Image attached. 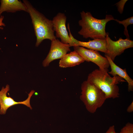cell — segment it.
<instances>
[{"label":"cell","mask_w":133,"mask_h":133,"mask_svg":"<svg viewBox=\"0 0 133 133\" xmlns=\"http://www.w3.org/2000/svg\"><path fill=\"white\" fill-rule=\"evenodd\" d=\"M70 47L68 44H64L56 38L51 41L50 51L42 62L43 66L47 67L53 60L61 59L70 51Z\"/></svg>","instance_id":"7"},{"label":"cell","mask_w":133,"mask_h":133,"mask_svg":"<svg viewBox=\"0 0 133 133\" xmlns=\"http://www.w3.org/2000/svg\"><path fill=\"white\" fill-rule=\"evenodd\" d=\"M73 48L74 50L77 52L85 61L94 63L99 67V69H107L110 66L107 59L102 56L98 51L80 46H74Z\"/></svg>","instance_id":"6"},{"label":"cell","mask_w":133,"mask_h":133,"mask_svg":"<svg viewBox=\"0 0 133 133\" xmlns=\"http://www.w3.org/2000/svg\"><path fill=\"white\" fill-rule=\"evenodd\" d=\"M127 1V0H121L116 4L117 7L118 11L120 14L123 13L124 5Z\"/></svg>","instance_id":"16"},{"label":"cell","mask_w":133,"mask_h":133,"mask_svg":"<svg viewBox=\"0 0 133 133\" xmlns=\"http://www.w3.org/2000/svg\"><path fill=\"white\" fill-rule=\"evenodd\" d=\"M81 88L80 100L89 112L94 113L107 99L105 94L99 88L87 81L83 82Z\"/></svg>","instance_id":"4"},{"label":"cell","mask_w":133,"mask_h":133,"mask_svg":"<svg viewBox=\"0 0 133 133\" xmlns=\"http://www.w3.org/2000/svg\"><path fill=\"white\" fill-rule=\"evenodd\" d=\"M10 90V86L7 84L5 88L2 87L0 91V114H5L7 109L10 107L14 105L21 104L26 105L32 110L30 101L31 98L34 93L35 91L32 90L28 94V97L25 100L22 101L17 102L10 97H8L7 94Z\"/></svg>","instance_id":"8"},{"label":"cell","mask_w":133,"mask_h":133,"mask_svg":"<svg viewBox=\"0 0 133 133\" xmlns=\"http://www.w3.org/2000/svg\"><path fill=\"white\" fill-rule=\"evenodd\" d=\"M66 17L63 13H58L52 20L53 29L56 32V37L60 38L61 41L65 44H69L71 39L66 26Z\"/></svg>","instance_id":"9"},{"label":"cell","mask_w":133,"mask_h":133,"mask_svg":"<svg viewBox=\"0 0 133 133\" xmlns=\"http://www.w3.org/2000/svg\"><path fill=\"white\" fill-rule=\"evenodd\" d=\"M84 61L83 58L74 50L66 54L60 59L59 66L63 68L72 67L78 65Z\"/></svg>","instance_id":"13"},{"label":"cell","mask_w":133,"mask_h":133,"mask_svg":"<svg viewBox=\"0 0 133 133\" xmlns=\"http://www.w3.org/2000/svg\"><path fill=\"white\" fill-rule=\"evenodd\" d=\"M107 42V52L105 54L114 61L115 57L123 52L125 50L133 47V41L130 39H123L120 38L116 41L112 40L106 33L105 38Z\"/></svg>","instance_id":"5"},{"label":"cell","mask_w":133,"mask_h":133,"mask_svg":"<svg viewBox=\"0 0 133 133\" xmlns=\"http://www.w3.org/2000/svg\"><path fill=\"white\" fill-rule=\"evenodd\" d=\"M127 112L129 113L133 112V102H131L129 105L128 107L127 110Z\"/></svg>","instance_id":"18"},{"label":"cell","mask_w":133,"mask_h":133,"mask_svg":"<svg viewBox=\"0 0 133 133\" xmlns=\"http://www.w3.org/2000/svg\"><path fill=\"white\" fill-rule=\"evenodd\" d=\"M81 18L78 21L81 29L78 33L85 38L105 39L106 25L108 22L114 20L111 15H107L105 18L99 19L93 17L91 13L82 11L80 13Z\"/></svg>","instance_id":"2"},{"label":"cell","mask_w":133,"mask_h":133,"mask_svg":"<svg viewBox=\"0 0 133 133\" xmlns=\"http://www.w3.org/2000/svg\"><path fill=\"white\" fill-rule=\"evenodd\" d=\"M116 21L119 24H122L124 27V34L127 37V38L130 39V36L127 29L128 26L133 24V17H132L120 21L117 19H115Z\"/></svg>","instance_id":"14"},{"label":"cell","mask_w":133,"mask_h":133,"mask_svg":"<svg viewBox=\"0 0 133 133\" xmlns=\"http://www.w3.org/2000/svg\"><path fill=\"white\" fill-rule=\"evenodd\" d=\"M108 69H96L88 74L86 81L100 89L107 99H114L119 96L117 84L126 81L118 75L111 77L108 73Z\"/></svg>","instance_id":"3"},{"label":"cell","mask_w":133,"mask_h":133,"mask_svg":"<svg viewBox=\"0 0 133 133\" xmlns=\"http://www.w3.org/2000/svg\"><path fill=\"white\" fill-rule=\"evenodd\" d=\"M68 30L69 36L71 39V41L69 44L70 47L80 46L85 47L89 49L106 53L107 42L105 38L95 39L88 42L81 41L75 38L71 33L70 30L69 29Z\"/></svg>","instance_id":"10"},{"label":"cell","mask_w":133,"mask_h":133,"mask_svg":"<svg viewBox=\"0 0 133 133\" xmlns=\"http://www.w3.org/2000/svg\"><path fill=\"white\" fill-rule=\"evenodd\" d=\"M114 125L110 126L105 133H116Z\"/></svg>","instance_id":"17"},{"label":"cell","mask_w":133,"mask_h":133,"mask_svg":"<svg viewBox=\"0 0 133 133\" xmlns=\"http://www.w3.org/2000/svg\"><path fill=\"white\" fill-rule=\"evenodd\" d=\"M107 59L110 66L111 70L108 72L113 76L118 75L124 79L128 84V91L129 92L133 91V80L128 74L125 68L123 69L117 65L109 57L105 55Z\"/></svg>","instance_id":"12"},{"label":"cell","mask_w":133,"mask_h":133,"mask_svg":"<svg viewBox=\"0 0 133 133\" xmlns=\"http://www.w3.org/2000/svg\"><path fill=\"white\" fill-rule=\"evenodd\" d=\"M116 133H133V124L130 122L127 123L119 132Z\"/></svg>","instance_id":"15"},{"label":"cell","mask_w":133,"mask_h":133,"mask_svg":"<svg viewBox=\"0 0 133 133\" xmlns=\"http://www.w3.org/2000/svg\"><path fill=\"white\" fill-rule=\"evenodd\" d=\"M4 18V16L2 15L0 17V29L1 30H2L3 28L2 27L5 26V24L3 22Z\"/></svg>","instance_id":"19"},{"label":"cell","mask_w":133,"mask_h":133,"mask_svg":"<svg viewBox=\"0 0 133 133\" xmlns=\"http://www.w3.org/2000/svg\"><path fill=\"white\" fill-rule=\"evenodd\" d=\"M32 20L35 35L36 37L35 46L38 47L45 39L51 41L55 39L52 20L46 17L39 12L27 0H23Z\"/></svg>","instance_id":"1"},{"label":"cell","mask_w":133,"mask_h":133,"mask_svg":"<svg viewBox=\"0 0 133 133\" xmlns=\"http://www.w3.org/2000/svg\"><path fill=\"white\" fill-rule=\"evenodd\" d=\"M0 17L2 13L4 12L15 13L18 11H23L27 12L25 4L18 0H0Z\"/></svg>","instance_id":"11"}]
</instances>
